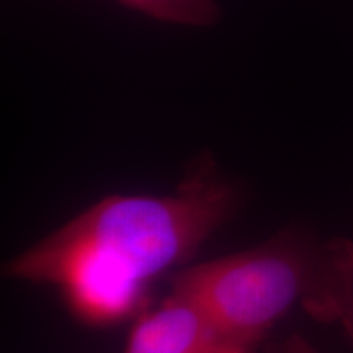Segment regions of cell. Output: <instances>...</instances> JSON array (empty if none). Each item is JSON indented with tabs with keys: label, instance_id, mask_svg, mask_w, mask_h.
I'll return each mask as SVG.
<instances>
[{
	"label": "cell",
	"instance_id": "cell-1",
	"mask_svg": "<svg viewBox=\"0 0 353 353\" xmlns=\"http://www.w3.org/2000/svg\"><path fill=\"white\" fill-rule=\"evenodd\" d=\"M213 154L192 159L169 195H108L3 265L2 275L57 288L69 312L108 327L149 307L159 276L195 257L244 205Z\"/></svg>",
	"mask_w": 353,
	"mask_h": 353
},
{
	"label": "cell",
	"instance_id": "cell-2",
	"mask_svg": "<svg viewBox=\"0 0 353 353\" xmlns=\"http://www.w3.org/2000/svg\"><path fill=\"white\" fill-rule=\"evenodd\" d=\"M169 285L259 352L276 322L296 309L317 322L343 319L353 304V242L290 226L250 249L188 265Z\"/></svg>",
	"mask_w": 353,
	"mask_h": 353
},
{
	"label": "cell",
	"instance_id": "cell-3",
	"mask_svg": "<svg viewBox=\"0 0 353 353\" xmlns=\"http://www.w3.org/2000/svg\"><path fill=\"white\" fill-rule=\"evenodd\" d=\"M123 353H259L231 337L201 304L170 291L134 319Z\"/></svg>",
	"mask_w": 353,
	"mask_h": 353
},
{
	"label": "cell",
	"instance_id": "cell-4",
	"mask_svg": "<svg viewBox=\"0 0 353 353\" xmlns=\"http://www.w3.org/2000/svg\"><path fill=\"white\" fill-rule=\"evenodd\" d=\"M131 10L162 23L180 26H213L221 8L216 0H117Z\"/></svg>",
	"mask_w": 353,
	"mask_h": 353
},
{
	"label": "cell",
	"instance_id": "cell-5",
	"mask_svg": "<svg viewBox=\"0 0 353 353\" xmlns=\"http://www.w3.org/2000/svg\"><path fill=\"white\" fill-rule=\"evenodd\" d=\"M270 353H321L317 348L301 334H291L281 342L272 343L268 348Z\"/></svg>",
	"mask_w": 353,
	"mask_h": 353
},
{
	"label": "cell",
	"instance_id": "cell-6",
	"mask_svg": "<svg viewBox=\"0 0 353 353\" xmlns=\"http://www.w3.org/2000/svg\"><path fill=\"white\" fill-rule=\"evenodd\" d=\"M343 330H345V335L348 337V341L353 343V304L352 307L348 309V312L343 316V319L341 321Z\"/></svg>",
	"mask_w": 353,
	"mask_h": 353
}]
</instances>
